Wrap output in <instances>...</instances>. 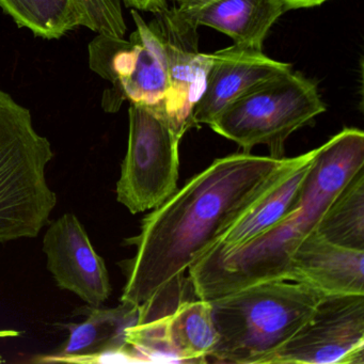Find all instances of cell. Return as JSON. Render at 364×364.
Segmentation results:
<instances>
[{
  "label": "cell",
  "instance_id": "277c9868",
  "mask_svg": "<svg viewBox=\"0 0 364 364\" xmlns=\"http://www.w3.org/2000/svg\"><path fill=\"white\" fill-rule=\"evenodd\" d=\"M53 159L31 110L0 89V244L37 237L50 223L57 205L46 181Z\"/></svg>",
  "mask_w": 364,
  "mask_h": 364
},
{
  "label": "cell",
  "instance_id": "603a6c76",
  "mask_svg": "<svg viewBox=\"0 0 364 364\" xmlns=\"http://www.w3.org/2000/svg\"><path fill=\"white\" fill-rule=\"evenodd\" d=\"M3 362H4L3 357H1V355H0V363H3Z\"/></svg>",
  "mask_w": 364,
  "mask_h": 364
},
{
  "label": "cell",
  "instance_id": "30bf717a",
  "mask_svg": "<svg viewBox=\"0 0 364 364\" xmlns=\"http://www.w3.org/2000/svg\"><path fill=\"white\" fill-rule=\"evenodd\" d=\"M48 268L61 289L88 306H100L112 295L109 274L80 219L65 213L53 221L43 237Z\"/></svg>",
  "mask_w": 364,
  "mask_h": 364
},
{
  "label": "cell",
  "instance_id": "ffe728a7",
  "mask_svg": "<svg viewBox=\"0 0 364 364\" xmlns=\"http://www.w3.org/2000/svg\"><path fill=\"white\" fill-rule=\"evenodd\" d=\"M173 7L184 16H191L208 6L218 3L221 0H171Z\"/></svg>",
  "mask_w": 364,
  "mask_h": 364
},
{
  "label": "cell",
  "instance_id": "44dd1931",
  "mask_svg": "<svg viewBox=\"0 0 364 364\" xmlns=\"http://www.w3.org/2000/svg\"><path fill=\"white\" fill-rule=\"evenodd\" d=\"M326 1L328 0H284V3L289 6V10L317 7V6L323 5Z\"/></svg>",
  "mask_w": 364,
  "mask_h": 364
},
{
  "label": "cell",
  "instance_id": "52a82bcc",
  "mask_svg": "<svg viewBox=\"0 0 364 364\" xmlns=\"http://www.w3.org/2000/svg\"><path fill=\"white\" fill-rule=\"evenodd\" d=\"M180 141L165 117L129 105L127 151L116 193L119 203L132 214L154 210L176 193Z\"/></svg>",
  "mask_w": 364,
  "mask_h": 364
},
{
  "label": "cell",
  "instance_id": "2e32d148",
  "mask_svg": "<svg viewBox=\"0 0 364 364\" xmlns=\"http://www.w3.org/2000/svg\"><path fill=\"white\" fill-rule=\"evenodd\" d=\"M287 11L284 0H221L185 16L199 27L229 36L238 46L263 50L268 31Z\"/></svg>",
  "mask_w": 364,
  "mask_h": 364
},
{
  "label": "cell",
  "instance_id": "ac0fdd59",
  "mask_svg": "<svg viewBox=\"0 0 364 364\" xmlns=\"http://www.w3.org/2000/svg\"><path fill=\"white\" fill-rule=\"evenodd\" d=\"M315 232L333 244L364 250V167L334 198Z\"/></svg>",
  "mask_w": 364,
  "mask_h": 364
},
{
  "label": "cell",
  "instance_id": "6da1fadb",
  "mask_svg": "<svg viewBox=\"0 0 364 364\" xmlns=\"http://www.w3.org/2000/svg\"><path fill=\"white\" fill-rule=\"evenodd\" d=\"M283 159L236 153L217 159L144 217L129 242L135 257L121 262V302L140 304L184 276L268 188Z\"/></svg>",
  "mask_w": 364,
  "mask_h": 364
},
{
  "label": "cell",
  "instance_id": "7c38bea8",
  "mask_svg": "<svg viewBox=\"0 0 364 364\" xmlns=\"http://www.w3.org/2000/svg\"><path fill=\"white\" fill-rule=\"evenodd\" d=\"M210 55L203 93L193 110V127L210 125L230 104L259 82L291 71L259 48L234 46Z\"/></svg>",
  "mask_w": 364,
  "mask_h": 364
},
{
  "label": "cell",
  "instance_id": "9a60e30c",
  "mask_svg": "<svg viewBox=\"0 0 364 364\" xmlns=\"http://www.w3.org/2000/svg\"><path fill=\"white\" fill-rule=\"evenodd\" d=\"M86 315L82 323H70L69 338L53 355H41L37 362H63L74 355H89L106 349H131L127 343L125 332L137 323L139 306L121 302L114 309L84 306L78 310Z\"/></svg>",
  "mask_w": 364,
  "mask_h": 364
},
{
  "label": "cell",
  "instance_id": "e0dca14e",
  "mask_svg": "<svg viewBox=\"0 0 364 364\" xmlns=\"http://www.w3.org/2000/svg\"><path fill=\"white\" fill-rule=\"evenodd\" d=\"M163 318L178 363H208L218 340L210 301L186 300Z\"/></svg>",
  "mask_w": 364,
  "mask_h": 364
},
{
  "label": "cell",
  "instance_id": "8992f818",
  "mask_svg": "<svg viewBox=\"0 0 364 364\" xmlns=\"http://www.w3.org/2000/svg\"><path fill=\"white\" fill-rule=\"evenodd\" d=\"M136 31L125 38L97 35L89 44L91 70L112 84L102 106L117 112L123 102L144 106L166 117L169 91L167 55L163 40L139 11L132 9Z\"/></svg>",
  "mask_w": 364,
  "mask_h": 364
},
{
  "label": "cell",
  "instance_id": "5bb4252c",
  "mask_svg": "<svg viewBox=\"0 0 364 364\" xmlns=\"http://www.w3.org/2000/svg\"><path fill=\"white\" fill-rule=\"evenodd\" d=\"M318 148L291 159H284L269 187L245 210L215 246L232 249L265 233L291 214L298 204ZM214 246V247H215Z\"/></svg>",
  "mask_w": 364,
  "mask_h": 364
},
{
  "label": "cell",
  "instance_id": "4fadbf2b",
  "mask_svg": "<svg viewBox=\"0 0 364 364\" xmlns=\"http://www.w3.org/2000/svg\"><path fill=\"white\" fill-rule=\"evenodd\" d=\"M285 279L325 296L364 295V250L333 244L312 232L296 249Z\"/></svg>",
  "mask_w": 364,
  "mask_h": 364
},
{
  "label": "cell",
  "instance_id": "ba28073f",
  "mask_svg": "<svg viewBox=\"0 0 364 364\" xmlns=\"http://www.w3.org/2000/svg\"><path fill=\"white\" fill-rule=\"evenodd\" d=\"M268 364H364V295H328Z\"/></svg>",
  "mask_w": 364,
  "mask_h": 364
},
{
  "label": "cell",
  "instance_id": "9c48e42d",
  "mask_svg": "<svg viewBox=\"0 0 364 364\" xmlns=\"http://www.w3.org/2000/svg\"><path fill=\"white\" fill-rule=\"evenodd\" d=\"M154 16L151 25L163 40L167 55L169 91L166 117L174 133L182 139L195 127L193 110L205 86L210 55L200 53L199 26L173 6Z\"/></svg>",
  "mask_w": 364,
  "mask_h": 364
},
{
  "label": "cell",
  "instance_id": "d6986e66",
  "mask_svg": "<svg viewBox=\"0 0 364 364\" xmlns=\"http://www.w3.org/2000/svg\"><path fill=\"white\" fill-rule=\"evenodd\" d=\"M125 6L137 11L156 14L168 7V0H122Z\"/></svg>",
  "mask_w": 364,
  "mask_h": 364
},
{
  "label": "cell",
  "instance_id": "7402d4cb",
  "mask_svg": "<svg viewBox=\"0 0 364 364\" xmlns=\"http://www.w3.org/2000/svg\"><path fill=\"white\" fill-rule=\"evenodd\" d=\"M22 334V332L18 331V330L14 329H5L0 330V338H18Z\"/></svg>",
  "mask_w": 364,
  "mask_h": 364
},
{
  "label": "cell",
  "instance_id": "7a4b0ae2",
  "mask_svg": "<svg viewBox=\"0 0 364 364\" xmlns=\"http://www.w3.org/2000/svg\"><path fill=\"white\" fill-rule=\"evenodd\" d=\"M364 167V133L344 129L319 146L299 204L272 229L232 249L213 247L188 269L200 299L210 300L265 281L285 279L296 249L315 231L323 213Z\"/></svg>",
  "mask_w": 364,
  "mask_h": 364
},
{
  "label": "cell",
  "instance_id": "5b68a950",
  "mask_svg": "<svg viewBox=\"0 0 364 364\" xmlns=\"http://www.w3.org/2000/svg\"><path fill=\"white\" fill-rule=\"evenodd\" d=\"M325 112L317 85L291 70L252 87L208 127L244 153L263 144L280 159L287 138Z\"/></svg>",
  "mask_w": 364,
  "mask_h": 364
},
{
  "label": "cell",
  "instance_id": "3957f363",
  "mask_svg": "<svg viewBox=\"0 0 364 364\" xmlns=\"http://www.w3.org/2000/svg\"><path fill=\"white\" fill-rule=\"evenodd\" d=\"M323 296L304 283L276 279L208 300L218 340L208 363L268 364Z\"/></svg>",
  "mask_w": 364,
  "mask_h": 364
},
{
  "label": "cell",
  "instance_id": "8fae6325",
  "mask_svg": "<svg viewBox=\"0 0 364 364\" xmlns=\"http://www.w3.org/2000/svg\"><path fill=\"white\" fill-rule=\"evenodd\" d=\"M18 26L43 39H59L86 27L97 35L125 38L122 0H0Z\"/></svg>",
  "mask_w": 364,
  "mask_h": 364
}]
</instances>
